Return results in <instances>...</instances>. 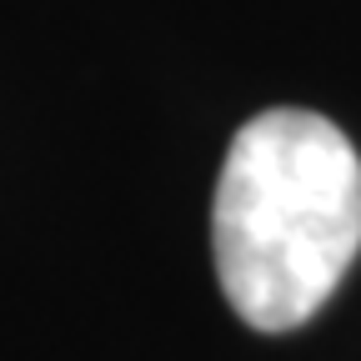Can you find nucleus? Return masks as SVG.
<instances>
[{
	"label": "nucleus",
	"instance_id": "nucleus-1",
	"mask_svg": "<svg viewBox=\"0 0 361 361\" xmlns=\"http://www.w3.org/2000/svg\"><path fill=\"white\" fill-rule=\"evenodd\" d=\"M216 276L256 331L311 322L361 251V156L316 111L276 106L236 130L211 206Z\"/></svg>",
	"mask_w": 361,
	"mask_h": 361
}]
</instances>
